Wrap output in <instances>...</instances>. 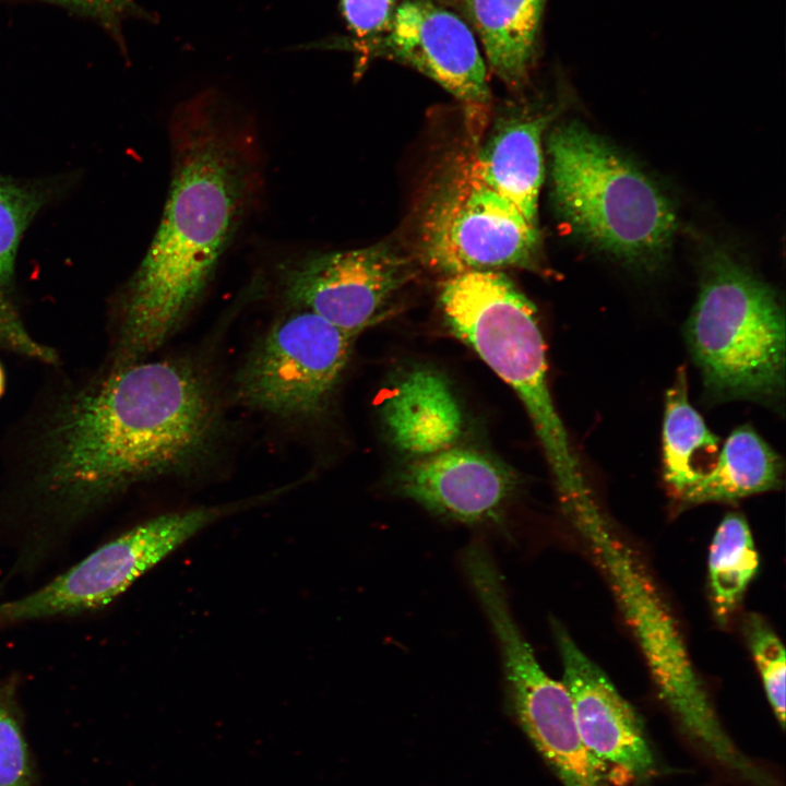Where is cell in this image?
<instances>
[{
	"mask_svg": "<svg viewBox=\"0 0 786 786\" xmlns=\"http://www.w3.org/2000/svg\"><path fill=\"white\" fill-rule=\"evenodd\" d=\"M169 140L168 196L124 293L117 366L153 353L181 325L262 191L253 127L217 92L177 105Z\"/></svg>",
	"mask_w": 786,
	"mask_h": 786,
	"instance_id": "6da1fadb",
	"label": "cell"
},
{
	"mask_svg": "<svg viewBox=\"0 0 786 786\" xmlns=\"http://www.w3.org/2000/svg\"><path fill=\"white\" fill-rule=\"evenodd\" d=\"M221 431L215 388L195 361L117 366L59 410L40 483L49 498L80 515L134 484L193 469Z\"/></svg>",
	"mask_w": 786,
	"mask_h": 786,
	"instance_id": "7a4b0ae2",
	"label": "cell"
},
{
	"mask_svg": "<svg viewBox=\"0 0 786 786\" xmlns=\"http://www.w3.org/2000/svg\"><path fill=\"white\" fill-rule=\"evenodd\" d=\"M440 303L452 332L509 384L524 404L553 476L560 502L591 489L547 381L537 312L499 271L449 276Z\"/></svg>",
	"mask_w": 786,
	"mask_h": 786,
	"instance_id": "3957f363",
	"label": "cell"
},
{
	"mask_svg": "<svg viewBox=\"0 0 786 786\" xmlns=\"http://www.w3.org/2000/svg\"><path fill=\"white\" fill-rule=\"evenodd\" d=\"M547 148L551 198L575 234L628 263L663 260L677 218L645 174L579 122L556 127Z\"/></svg>",
	"mask_w": 786,
	"mask_h": 786,
	"instance_id": "277c9868",
	"label": "cell"
},
{
	"mask_svg": "<svg viewBox=\"0 0 786 786\" xmlns=\"http://www.w3.org/2000/svg\"><path fill=\"white\" fill-rule=\"evenodd\" d=\"M564 514L608 582L659 696L693 740L723 765L742 771L747 758L719 723L672 614L641 560L595 497Z\"/></svg>",
	"mask_w": 786,
	"mask_h": 786,
	"instance_id": "5b68a950",
	"label": "cell"
},
{
	"mask_svg": "<svg viewBox=\"0 0 786 786\" xmlns=\"http://www.w3.org/2000/svg\"><path fill=\"white\" fill-rule=\"evenodd\" d=\"M686 340L711 397L770 403L783 395V309L764 282L725 253L704 263Z\"/></svg>",
	"mask_w": 786,
	"mask_h": 786,
	"instance_id": "8992f818",
	"label": "cell"
},
{
	"mask_svg": "<svg viewBox=\"0 0 786 786\" xmlns=\"http://www.w3.org/2000/svg\"><path fill=\"white\" fill-rule=\"evenodd\" d=\"M416 236L420 261L449 276L538 265V227L479 178L473 157H460L433 182Z\"/></svg>",
	"mask_w": 786,
	"mask_h": 786,
	"instance_id": "52a82bcc",
	"label": "cell"
},
{
	"mask_svg": "<svg viewBox=\"0 0 786 786\" xmlns=\"http://www.w3.org/2000/svg\"><path fill=\"white\" fill-rule=\"evenodd\" d=\"M357 335L306 309L289 308L254 343L235 379L243 406L295 421L322 416Z\"/></svg>",
	"mask_w": 786,
	"mask_h": 786,
	"instance_id": "ba28073f",
	"label": "cell"
},
{
	"mask_svg": "<svg viewBox=\"0 0 786 786\" xmlns=\"http://www.w3.org/2000/svg\"><path fill=\"white\" fill-rule=\"evenodd\" d=\"M466 575L498 640L523 730L564 786H606L603 763L581 739L568 689L543 670L511 614L497 564L479 560Z\"/></svg>",
	"mask_w": 786,
	"mask_h": 786,
	"instance_id": "9c48e42d",
	"label": "cell"
},
{
	"mask_svg": "<svg viewBox=\"0 0 786 786\" xmlns=\"http://www.w3.org/2000/svg\"><path fill=\"white\" fill-rule=\"evenodd\" d=\"M245 503L156 516L103 545L36 592L0 604V623L97 609L212 522Z\"/></svg>",
	"mask_w": 786,
	"mask_h": 786,
	"instance_id": "30bf717a",
	"label": "cell"
},
{
	"mask_svg": "<svg viewBox=\"0 0 786 786\" xmlns=\"http://www.w3.org/2000/svg\"><path fill=\"white\" fill-rule=\"evenodd\" d=\"M277 272L279 294L289 308L309 310L358 335L383 314L416 269L393 246L377 243L308 254Z\"/></svg>",
	"mask_w": 786,
	"mask_h": 786,
	"instance_id": "8fae6325",
	"label": "cell"
},
{
	"mask_svg": "<svg viewBox=\"0 0 786 786\" xmlns=\"http://www.w3.org/2000/svg\"><path fill=\"white\" fill-rule=\"evenodd\" d=\"M383 47L455 96L479 109L490 91L474 35L454 13L428 0H409L395 9Z\"/></svg>",
	"mask_w": 786,
	"mask_h": 786,
	"instance_id": "7c38bea8",
	"label": "cell"
},
{
	"mask_svg": "<svg viewBox=\"0 0 786 786\" xmlns=\"http://www.w3.org/2000/svg\"><path fill=\"white\" fill-rule=\"evenodd\" d=\"M517 485L492 456L454 444L410 458L396 473L394 489L436 515L465 524L499 520Z\"/></svg>",
	"mask_w": 786,
	"mask_h": 786,
	"instance_id": "4fadbf2b",
	"label": "cell"
},
{
	"mask_svg": "<svg viewBox=\"0 0 786 786\" xmlns=\"http://www.w3.org/2000/svg\"><path fill=\"white\" fill-rule=\"evenodd\" d=\"M551 623L583 743L602 763L647 775L654 757L633 707L568 631L556 620Z\"/></svg>",
	"mask_w": 786,
	"mask_h": 786,
	"instance_id": "5bb4252c",
	"label": "cell"
},
{
	"mask_svg": "<svg viewBox=\"0 0 786 786\" xmlns=\"http://www.w3.org/2000/svg\"><path fill=\"white\" fill-rule=\"evenodd\" d=\"M380 415L389 442L409 458L450 448L463 432V412L451 383L428 367L404 373L385 394Z\"/></svg>",
	"mask_w": 786,
	"mask_h": 786,
	"instance_id": "9a60e30c",
	"label": "cell"
},
{
	"mask_svg": "<svg viewBox=\"0 0 786 786\" xmlns=\"http://www.w3.org/2000/svg\"><path fill=\"white\" fill-rule=\"evenodd\" d=\"M548 116L512 115L492 130L472 155L479 178L538 227L537 204L544 177L541 134Z\"/></svg>",
	"mask_w": 786,
	"mask_h": 786,
	"instance_id": "2e32d148",
	"label": "cell"
},
{
	"mask_svg": "<svg viewBox=\"0 0 786 786\" xmlns=\"http://www.w3.org/2000/svg\"><path fill=\"white\" fill-rule=\"evenodd\" d=\"M490 68L509 87L527 78L546 0H461Z\"/></svg>",
	"mask_w": 786,
	"mask_h": 786,
	"instance_id": "e0dca14e",
	"label": "cell"
},
{
	"mask_svg": "<svg viewBox=\"0 0 786 786\" xmlns=\"http://www.w3.org/2000/svg\"><path fill=\"white\" fill-rule=\"evenodd\" d=\"M783 464L750 426L735 429L718 451L712 468L678 500L683 504L728 502L776 489Z\"/></svg>",
	"mask_w": 786,
	"mask_h": 786,
	"instance_id": "ac0fdd59",
	"label": "cell"
},
{
	"mask_svg": "<svg viewBox=\"0 0 786 786\" xmlns=\"http://www.w3.org/2000/svg\"><path fill=\"white\" fill-rule=\"evenodd\" d=\"M719 439L690 404L683 369L665 395L663 422L664 478L679 499L715 463Z\"/></svg>",
	"mask_w": 786,
	"mask_h": 786,
	"instance_id": "d6986e66",
	"label": "cell"
},
{
	"mask_svg": "<svg viewBox=\"0 0 786 786\" xmlns=\"http://www.w3.org/2000/svg\"><path fill=\"white\" fill-rule=\"evenodd\" d=\"M758 569L748 522L739 513H728L714 534L708 556L712 604L719 622L726 623L737 609Z\"/></svg>",
	"mask_w": 786,
	"mask_h": 786,
	"instance_id": "ffe728a7",
	"label": "cell"
},
{
	"mask_svg": "<svg viewBox=\"0 0 786 786\" xmlns=\"http://www.w3.org/2000/svg\"><path fill=\"white\" fill-rule=\"evenodd\" d=\"M45 200L44 188L0 175V303L10 299L5 288L20 239Z\"/></svg>",
	"mask_w": 786,
	"mask_h": 786,
	"instance_id": "44dd1931",
	"label": "cell"
},
{
	"mask_svg": "<svg viewBox=\"0 0 786 786\" xmlns=\"http://www.w3.org/2000/svg\"><path fill=\"white\" fill-rule=\"evenodd\" d=\"M743 633L761 675L764 691L779 726L785 725V648L767 621L758 614L743 620Z\"/></svg>",
	"mask_w": 786,
	"mask_h": 786,
	"instance_id": "7402d4cb",
	"label": "cell"
},
{
	"mask_svg": "<svg viewBox=\"0 0 786 786\" xmlns=\"http://www.w3.org/2000/svg\"><path fill=\"white\" fill-rule=\"evenodd\" d=\"M0 786H38L13 692L0 686Z\"/></svg>",
	"mask_w": 786,
	"mask_h": 786,
	"instance_id": "603a6c76",
	"label": "cell"
},
{
	"mask_svg": "<svg viewBox=\"0 0 786 786\" xmlns=\"http://www.w3.org/2000/svg\"><path fill=\"white\" fill-rule=\"evenodd\" d=\"M64 8L80 16L93 20L119 43L122 40V25L131 19H148L150 13L141 8L135 0H34Z\"/></svg>",
	"mask_w": 786,
	"mask_h": 786,
	"instance_id": "cb8c5ba5",
	"label": "cell"
},
{
	"mask_svg": "<svg viewBox=\"0 0 786 786\" xmlns=\"http://www.w3.org/2000/svg\"><path fill=\"white\" fill-rule=\"evenodd\" d=\"M340 8L353 37L368 40L388 33L395 12V0H340Z\"/></svg>",
	"mask_w": 786,
	"mask_h": 786,
	"instance_id": "d4e9b609",
	"label": "cell"
},
{
	"mask_svg": "<svg viewBox=\"0 0 786 786\" xmlns=\"http://www.w3.org/2000/svg\"><path fill=\"white\" fill-rule=\"evenodd\" d=\"M3 389H4V374H3L2 368L0 366V395L3 392Z\"/></svg>",
	"mask_w": 786,
	"mask_h": 786,
	"instance_id": "484cf974",
	"label": "cell"
}]
</instances>
